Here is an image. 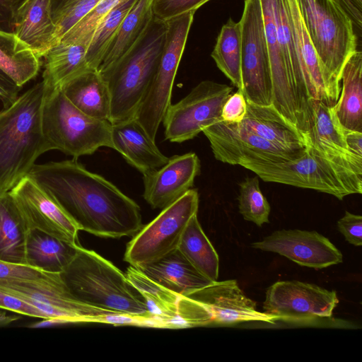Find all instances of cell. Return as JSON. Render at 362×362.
I'll return each instance as SVG.
<instances>
[{
	"mask_svg": "<svg viewBox=\"0 0 362 362\" xmlns=\"http://www.w3.org/2000/svg\"><path fill=\"white\" fill-rule=\"evenodd\" d=\"M247 112V102L243 92L231 93L224 103L221 117L227 123H240Z\"/></svg>",
	"mask_w": 362,
	"mask_h": 362,
	"instance_id": "obj_42",
	"label": "cell"
},
{
	"mask_svg": "<svg viewBox=\"0 0 362 362\" xmlns=\"http://www.w3.org/2000/svg\"><path fill=\"white\" fill-rule=\"evenodd\" d=\"M177 249L203 276L212 282L218 281L219 258L204 233L197 214L188 222Z\"/></svg>",
	"mask_w": 362,
	"mask_h": 362,
	"instance_id": "obj_34",
	"label": "cell"
},
{
	"mask_svg": "<svg viewBox=\"0 0 362 362\" xmlns=\"http://www.w3.org/2000/svg\"><path fill=\"white\" fill-rule=\"evenodd\" d=\"M78 226L103 238L133 236L143 227L139 206L76 159L35 164L28 175Z\"/></svg>",
	"mask_w": 362,
	"mask_h": 362,
	"instance_id": "obj_1",
	"label": "cell"
},
{
	"mask_svg": "<svg viewBox=\"0 0 362 362\" xmlns=\"http://www.w3.org/2000/svg\"><path fill=\"white\" fill-rule=\"evenodd\" d=\"M344 136L349 151L362 158V132L344 128Z\"/></svg>",
	"mask_w": 362,
	"mask_h": 362,
	"instance_id": "obj_48",
	"label": "cell"
},
{
	"mask_svg": "<svg viewBox=\"0 0 362 362\" xmlns=\"http://www.w3.org/2000/svg\"><path fill=\"white\" fill-rule=\"evenodd\" d=\"M112 148L142 175L165 165L168 158L163 154L135 117L111 124Z\"/></svg>",
	"mask_w": 362,
	"mask_h": 362,
	"instance_id": "obj_21",
	"label": "cell"
},
{
	"mask_svg": "<svg viewBox=\"0 0 362 362\" xmlns=\"http://www.w3.org/2000/svg\"><path fill=\"white\" fill-rule=\"evenodd\" d=\"M153 3L154 0H136L99 65L100 74L115 66L142 40L154 18Z\"/></svg>",
	"mask_w": 362,
	"mask_h": 362,
	"instance_id": "obj_27",
	"label": "cell"
},
{
	"mask_svg": "<svg viewBox=\"0 0 362 362\" xmlns=\"http://www.w3.org/2000/svg\"><path fill=\"white\" fill-rule=\"evenodd\" d=\"M246 102L247 112L241 125L279 147L296 153L304 151L305 145L300 130L272 104L259 105Z\"/></svg>",
	"mask_w": 362,
	"mask_h": 362,
	"instance_id": "obj_23",
	"label": "cell"
},
{
	"mask_svg": "<svg viewBox=\"0 0 362 362\" xmlns=\"http://www.w3.org/2000/svg\"><path fill=\"white\" fill-rule=\"evenodd\" d=\"M70 293L86 305L130 316L149 325L146 304L125 274L93 250L79 245L60 273Z\"/></svg>",
	"mask_w": 362,
	"mask_h": 362,
	"instance_id": "obj_3",
	"label": "cell"
},
{
	"mask_svg": "<svg viewBox=\"0 0 362 362\" xmlns=\"http://www.w3.org/2000/svg\"><path fill=\"white\" fill-rule=\"evenodd\" d=\"M13 33L40 58L55 45L51 0H25L18 10Z\"/></svg>",
	"mask_w": 362,
	"mask_h": 362,
	"instance_id": "obj_24",
	"label": "cell"
},
{
	"mask_svg": "<svg viewBox=\"0 0 362 362\" xmlns=\"http://www.w3.org/2000/svg\"><path fill=\"white\" fill-rule=\"evenodd\" d=\"M240 166L265 182L311 189L339 200L362 193V165L327 155L308 145L301 156L291 160L279 163L250 160Z\"/></svg>",
	"mask_w": 362,
	"mask_h": 362,
	"instance_id": "obj_4",
	"label": "cell"
},
{
	"mask_svg": "<svg viewBox=\"0 0 362 362\" xmlns=\"http://www.w3.org/2000/svg\"><path fill=\"white\" fill-rule=\"evenodd\" d=\"M338 230L346 240L355 246L362 245V216L347 211L337 224Z\"/></svg>",
	"mask_w": 362,
	"mask_h": 362,
	"instance_id": "obj_44",
	"label": "cell"
},
{
	"mask_svg": "<svg viewBox=\"0 0 362 362\" xmlns=\"http://www.w3.org/2000/svg\"><path fill=\"white\" fill-rule=\"evenodd\" d=\"M202 132L208 139L215 158L233 165H241L250 160L283 162L296 158L304 152L296 153L279 147L240 123H227L220 119L204 128Z\"/></svg>",
	"mask_w": 362,
	"mask_h": 362,
	"instance_id": "obj_15",
	"label": "cell"
},
{
	"mask_svg": "<svg viewBox=\"0 0 362 362\" xmlns=\"http://www.w3.org/2000/svg\"><path fill=\"white\" fill-rule=\"evenodd\" d=\"M27 230L36 229L78 245L79 229L58 202L28 175L9 191Z\"/></svg>",
	"mask_w": 362,
	"mask_h": 362,
	"instance_id": "obj_16",
	"label": "cell"
},
{
	"mask_svg": "<svg viewBox=\"0 0 362 362\" xmlns=\"http://www.w3.org/2000/svg\"><path fill=\"white\" fill-rule=\"evenodd\" d=\"M272 81V105L288 122L305 132L291 71L280 47L272 0H259Z\"/></svg>",
	"mask_w": 362,
	"mask_h": 362,
	"instance_id": "obj_19",
	"label": "cell"
},
{
	"mask_svg": "<svg viewBox=\"0 0 362 362\" xmlns=\"http://www.w3.org/2000/svg\"><path fill=\"white\" fill-rule=\"evenodd\" d=\"M27 232L9 192L0 194V260L26 264Z\"/></svg>",
	"mask_w": 362,
	"mask_h": 362,
	"instance_id": "obj_32",
	"label": "cell"
},
{
	"mask_svg": "<svg viewBox=\"0 0 362 362\" xmlns=\"http://www.w3.org/2000/svg\"><path fill=\"white\" fill-rule=\"evenodd\" d=\"M61 89L69 100L82 112L90 117L110 122L109 89L98 70L90 69L78 74Z\"/></svg>",
	"mask_w": 362,
	"mask_h": 362,
	"instance_id": "obj_28",
	"label": "cell"
},
{
	"mask_svg": "<svg viewBox=\"0 0 362 362\" xmlns=\"http://www.w3.org/2000/svg\"><path fill=\"white\" fill-rule=\"evenodd\" d=\"M210 0H154L153 15L165 21L190 11H196Z\"/></svg>",
	"mask_w": 362,
	"mask_h": 362,
	"instance_id": "obj_41",
	"label": "cell"
},
{
	"mask_svg": "<svg viewBox=\"0 0 362 362\" xmlns=\"http://www.w3.org/2000/svg\"><path fill=\"white\" fill-rule=\"evenodd\" d=\"M139 269L164 288L185 297L212 282L198 272L178 249Z\"/></svg>",
	"mask_w": 362,
	"mask_h": 362,
	"instance_id": "obj_26",
	"label": "cell"
},
{
	"mask_svg": "<svg viewBox=\"0 0 362 362\" xmlns=\"http://www.w3.org/2000/svg\"><path fill=\"white\" fill-rule=\"evenodd\" d=\"M122 0H100L76 25L68 31L59 42L87 45L106 16Z\"/></svg>",
	"mask_w": 362,
	"mask_h": 362,
	"instance_id": "obj_38",
	"label": "cell"
},
{
	"mask_svg": "<svg viewBox=\"0 0 362 362\" xmlns=\"http://www.w3.org/2000/svg\"><path fill=\"white\" fill-rule=\"evenodd\" d=\"M351 19L354 30L362 28V0H334Z\"/></svg>",
	"mask_w": 362,
	"mask_h": 362,
	"instance_id": "obj_47",
	"label": "cell"
},
{
	"mask_svg": "<svg viewBox=\"0 0 362 362\" xmlns=\"http://www.w3.org/2000/svg\"><path fill=\"white\" fill-rule=\"evenodd\" d=\"M25 0H0V30L13 33L18 8Z\"/></svg>",
	"mask_w": 362,
	"mask_h": 362,
	"instance_id": "obj_45",
	"label": "cell"
},
{
	"mask_svg": "<svg viewBox=\"0 0 362 362\" xmlns=\"http://www.w3.org/2000/svg\"><path fill=\"white\" fill-rule=\"evenodd\" d=\"M79 245L39 230H29L25 241L26 264L46 272L60 274L74 257Z\"/></svg>",
	"mask_w": 362,
	"mask_h": 362,
	"instance_id": "obj_30",
	"label": "cell"
},
{
	"mask_svg": "<svg viewBox=\"0 0 362 362\" xmlns=\"http://www.w3.org/2000/svg\"><path fill=\"white\" fill-rule=\"evenodd\" d=\"M0 290L33 305L57 322L113 324L115 315H120L78 300L61 276L53 281H1Z\"/></svg>",
	"mask_w": 362,
	"mask_h": 362,
	"instance_id": "obj_13",
	"label": "cell"
},
{
	"mask_svg": "<svg viewBox=\"0 0 362 362\" xmlns=\"http://www.w3.org/2000/svg\"><path fill=\"white\" fill-rule=\"evenodd\" d=\"M186 297L209 312L211 325L228 326L247 322L274 325L278 320L274 315L259 311L256 302L245 295L235 279L213 281Z\"/></svg>",
	"mask_w": 362,
	"mask_h": 362,
	"instance_id": "obj_18",
	"label": "cell"
},
{
	"mask_svg": "<svg viewBox=\"0 0 362 362\" xmlns=\"http://www.w3.org/2000/svg\"><path fill=\"white\" fill-rule=\"evenodd\" d=\"M195 11L165 21L164 46L148 91L135 118L148 136L156 141L158 129L171 104L173 86Z\"/></svg>",
	"mask_w": 362,
	"mask_h": 362,
	"instance_id": "obj_9",
	"label": "cell"
},
{
	"mask_svg": "<svg viewBox=\"0 0 362 362\" xmlns=\"http://www.w3.org/2000/svg\"><path fill=\"white\" fill-rule=\"evenodd\" d=\"M338 303L336 291L296 280L279 281L267 288L262 308L278 320L300 323L330 318Z\"/></svg>",
	"mask_w": 362,
	"mask_h": 362,
	"instance_id": "obj_14",
	"label": "cell"
},
{
	"mask_svg": "<svg viewBox=\"0 0 362 362\" xmlns=\"http://www.w3.org/2000/svg\"><path fill=\"white\" fill-rule=\"evenodd\" d=\"M40 58L14 33L0 30V69L19 87L35 77Z\"/></svg>",
	"mask_w": 362,
	"mask_h": 362,
	"instance_id": "obj_33",
	"label": "cell"
},
{
	"mask_svg": "<svg viewBox=\"0 0 362 362\" xmlns=\"http://www.w3.org/2000/svg\"><path fill=\"white\" fill-rule=\"evenodd\" d=\"M60 274L49 273L27 264L0 260L1 281H53Z\"/></svg>",
	"mask_w": 362,
	"mask_h": 362,
	"instance_id": "obj_39",
	"label": "cell"
},
{
	"mask_svg": "<svg viewBox=\"0 0 362 362\" xmlns=\"http://www.w3.org/2000/svg\"><path fill=\"white\" fill-rule=\"evenodd\" d=\"M136 0H122L106 16L95 30L86 47L89 66L98 69L119 28Z\"/></svg>",
	"mask_w": 362,
	"mask_h": 362,
	"instance_id": "obj_36",
	"label": "cell"
},
{
	"mask_svg": "<svg viewBox=\"0 0 362 362\" xmlns=\"http://www.w3.org/2000/svg\"><path fill=\"white\" fill-rule=\"evenodd\" d=\"M337 116L346 129L362 132V52L356 49L341 74V90L334 105Z\"/></svg>",
	"mask_w": 362,
	"mask_h": 362,
	"instance_id": "obj_29",
	"label": "cell"
},
{
	"mask_svg": "<svg viewBox=\"0 0 362 362\" xmlns=\"http://www.w3.org/2000/svg\"><path fill=\"white\" fill-rule=\"evenodd\" d=\"M242 40L241 73L246 100L272 104V81L259 0H244L240 20Z\"/></svg>",
	"mask_w": 362,
	"mask_h": 362,
	"instance_id": "obj_11",
	"label": "cell"
},
{
	"mask_svg": "<svg viewBox=\"0 0 362 362\" xmlns=\"http://www.w3.org/2000/svg\"><path fill=\"white\" fill-rule=\"evenodd\" d=\"M42 81L48 90L61 88L78 74L91 69L86 59V47L59 42L45 55Z\"/></svg>",
	"mask_w": 362,
	"mask_h": 362,
	"instance_id": "obj_31",
	"label": "cell"
},
{
	"mask_svg": "<svg viewBox=\"0 0 362 362\" xmlns=\"http://www.w3.org/2000/svg\"><path fill=\"white\" fill-rule=\"evenodd\" d=\"M239 187L238 209L243 218L258 227L269 223L271 206L260 189L258 176L245 178Z\"/></svg>",
	"mask_w": 362,
	"mask_h": 362,
	"instance_id": "obj_37",
	"label": "cell"
},
{
	"mask_svg": "<svg viewBox=\"0 0 362 362\" xmlns=\"http://www.w3.org/2000/svg\"><path fill=\"white\" fill-rule=\"evenodd\" d=\"M0 309L33 317L49 319V317L26 301L0 290Z\"/></svg>",
	"mask_w": 362,
	"mask_h": 362,
	"instance_id": "obj_43",
	"label": "cell"
},
{
	"mask_svg": "<svg viewBox=\"0 0 362 362\" xmlns=\"http://www.w3.org/2000/svg\"><path fill=\"white\" fill-rule=\"evenodd\" d=\"M233 89L224 83L202 81L179 102L170 104L162 121L165 139L175 143L192 139L221 119L223 105Z\"/></svg>",
	"mask_w": 362,
	"mask_h": 362,
	"instance_id": "obj_12",
	"label": "cell"
},
{
	"mask_svg": "<svg viewBox=\"0 0 362 362\" xmlns=\"http://www.w3.org/2000/svg\"><path fill=\"white\" fill-rule=\"evenodd\" d=\"M78 1L79 0H51V11L53 21Z\"/></svg>",
	"mask_w": 362,
	"mask_h": 362,
	"instance_id": "obj_49",
	"label": "cell"
},
{
	"mask_svg": "<svg viewBox=\"0 0 362 362\" xmlns=\"http://www.w3.org/2000/svg\"><path fill=\"white\" fill-rule=\"evenodd\" d=\"M6 311L0 309V327L8 326L21 318L18 315L8 314Z\"/></svg>",
	"mask_w": 362,
	"mask_h": 362,
	"instance_id": "obj_50",
	"label": "cell"
},
{
	"mask_svg": "<svg viewBox=\"0 0 362 362\" xmlns=\"http://www.w3.org/2000/svg\"><path fill=\"white\" fill-rule=\"evenodd\" d=\"M211 56L219 70L243 93L240 22L229 18L222 26Z\"/></svg>",
	"mask_w": 362,
	"mask_h": 362,
	"instance_id": "obj_35",
	"label": "cell"
},
{
	"mask_svg": "<svg viewBox=\"0 0 362 362\" xmlns=\"http://www.w3.org/2000/svg\"><path fill=\"white\" fill-rule=\"evenodd\" d=\"M286 2L298 62L297 95L306 132L313 123L311 102L320 100L328 105H334L339 97L341 86L325 71L307 31L297 0H286Z\"/></svg>",
	"mask_w": 362,
	"mask_h": 362,
	"instance_id": "obj_10",
	"label": "cell"
},
{
	"mask_svg": "<svg viewBox=\"0 0 362 362\" xmlns=\"http://www.w3.org/2000/svg\"><path fill=\"white\" fill-rule=\"evenodd\" d=\"M198 208V192L190 189L133 235L127 245L124 260L140 269L176 250Z\"/></svg>",
	"mask_w": 362,
	"mask_h": 362,
	"instance_id": "obj_8",
	"label": "cell"
},
{
	"mask_svg": "<svg viewBox=\"0 0 362 362\" xmlns=\"http://www.w3.org/2000/svg\"><path fill=\"white\" fill-rule=\"evenodd\" d=\"M111 127L109 121L97 119L82 112L61 88L47 89L42 129L53 150L77 160L80 156L93 154L100 147L112 148Z\"/></svg>",
	"mask_w": 362,
	"mask_h": 362,
	"instance_id": "obj_6",
	"label": "cell"
},
{
	"mask_svg": "<svg viewBox=\"0 0 362 362\" xmlns=\"http://www.w3.org/2000/svg\"><path fill=\"white\" fill-rule=\"evenodd\" d=\"M200 168L195 153L168 158L162 167L143 175L144 199L153 209L167 207L192 187Z\"/></svg>",
	"mask_w": 362,
	"mask_h": 362,
	"instance_id": "obj_20",
	"label": "cell"
},
{
	"mask_svg": "<svg viewBox=\"0 0 362 362\" xmlns=\"http://www.w3.org/2000/svg\"><path fill=\"white\" fill-rule=\"evenodd\" d=\"M311 108L312 126L302 134L305 145L310 146L327 155L344 158L362 165V158L348 149L344 127L338 119L334 105H328L320 100H313Z\"/></svg>",
	"mask_w": 362,
	"mask_h": 362,
	"instance_id": "obj_25",
	"label": "cell"
},
{
	"mask_svg": "<svg viewBox=\"0 0 362 362\" xmlns=\"http://www.w3.org/2000/svg\"><path fill=\"white\" fill-rule=\"evenodd\" d=\"M21 88L0 69V100L4 107L9 106L17 99Z\"/></svg>",
	"mask_w": 362,
	"mask_h": 362,
	"instance_id": "obj_46",
	"label": "cell"
},
{
	"mask_svg": "<svg viewBox=\"0 0 362 362\" xmlns=\"http://www.w3.org/2000/svg\"><path fill=\"white\" fill-rule=\"evenodd\" d=\"M43 81L0 110V194L27 176L39 156L53 150L42 129Z\"/></svg>",
	"mask_w": 362,
	"mask_h": 362,
	"instance_id": "obj_2",
	"label": "cell"
},
{
	"mask_svg": "<svg viewBox=\"0 0 362 362\" xmlns=\"http://www.w3.org/2000/svg\"><path fill=\"white\" fill-rule=\"evenodd\" d=\"M125 276L146 304L150 326L182 327L180 313L185 296L164 288L132 265Z\"/></svg>",
	"mask_w": 362,
	"mask_h": 362,
	"instance_id": "obj_22",
	"label": "cell"
},
{
	"mask_svg": "<svg viewBox=\"0 0 362 362\" xmlns=\"http://www.w3.org/2000/svg\"><path fill=\"white\" fill-rule=\"evenodd\" d=\"M100 0H79L66 8L54 21L56 25L55 45L62 37L76 25Z\"/></svg>",
	"mask_w": 362,
	"mask_h": 362,
	"instance_id": "obj_40",
	"label": "cell"
},
{
	"mask_svg": "<svg viewBox=\"0 0 362 362\" xmlns=\"http://www.w3.org/2000/svg\"><path fill=\"white\" fill-rule=\"evenodd\" d=\"M165 33V21L154 17L139 43L115 66L100 74L110 95L111 124L135 117L156 74Z\"/></svg>",
	"mask_w": 362,
	"mask_h": 362,
	"instance_id": "obj_5",
	"label": "cell"
},
{
	"mask_svg": "<svg viewBox=\"0 0 362 362\" xmlns=\"http://www.w3.org/2000/svg\"><path fill=\"white\" fill-rule=\"evenodd\" d=\"M251 246L277 253L302 267L320 269L342 262L341 251L317 231L279 230Z\"/></svg>",
	"mask_w": 362,
	"mask_h": 362,
	"instance_id": "obj_17",
	"label": "cell"
},
{
	"mask_svg": "<svg viewBox=\"0 0 362 362\" xmlns=\"http://www.w3.org/2000/svg\"><path fill=\"white\" fill-rule=\"evenodd\" d=\"M302 18L327 74L341 86V74L357 49L353 23L334 0H297Z\"/></svg>",
	"mask_w": 362,
	"mask_h": 362,
	"instance_id": "obj_7",
	"label": "cell"
}]
</instances>
